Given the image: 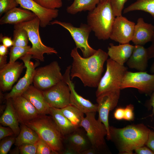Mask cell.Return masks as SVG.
Returning a JSON list of instances; mask_svg holds the SVG:
<instances>
[{"label": "cell", "instance_id": "47", "mask_svg": "<svg viewBox=\"0 0 154 154\" xmlns=\"http://www.w3.org/2000/svg\"><path fill=\"white\" fill-rule=\"evenodd\" d=\"M61 154H78V152L74 149L68 145H66V147Z\"/></svg>", "mask_w": 154, "mask_h": 154}, {"label": "cell", "instance_id": "39", "mask_svg": "<svg viewBox=\"0 0 154 154\" xmlns=\"http://www.w3.org/2000/svg\"><path fill=\"white\" fill-rule=\"evenodd\" d=\"M134 106L131 104L127 105L124 108V119L132 121L134 119Z\"/></svg>", "mask_w": 154, "mask_h": 154}, {"label": "cell", "instance_id": "26", "mask_svg": "<svg viewBox=\"0 0 154 154\" xmlns=\"http://www.w3.org/2000/svg\"><path fill=\"white\" fill-rule=\"evenodd\" d=\"M63 135L65 137L76 129L63 115L60 109L50 107V114Z\"/></svg>", "mask_w": 154, "mask_h": 154}, {"label": "cell", "instance_id": "45", "mask_svg": "<svg viewBox=\"0 0 154 154\" xmlns=\"http://www.w3.org/2000/svg\"><path fill=\"white\" fill-rule=\"evenodd\" d=\"M150 98L148 101L147 105L148 108L152 110V112L149 117H152L154 115V91L151 94Z\"/></svg>", "mask_w": 154, "mask_h": 154}, {"label": "cell", "instance_id": "29", "mask_svg": "<svg viewBox=\"0 0 154 154\" xmlns=\"http://www.w3.org/2000/svg\"><path fill=\"white\" fill-rule=\"evenodd\" d=\"M60 109L76 129L81 127V123L84 117V113L70 104Z\"/></svg>", "mask_w": 154, "mask_h": 154}, {"label": "cell", "instance_id": "38", "mask_svg": "<svg viewBox=\"0 0 154 154\" xmlns=\"http://www.w3.org/2000/svg\"><path fill=\"white\" fill-rule=\"evenodd\" d=\"M37 143L35 144L26 143L19 146L21 154H36Z\"/></svg>", "mask_w": 154, "mask_h": 154}, {"label": "cell", "instance_id": "54", "mask_svg": "<svg viewBox=\"0 0 154 154\" xmlns=\"http://www.w3.org/2000/svg\"></svg>", "mask_w": 154, "mask_h": 154}, {"label": "cell", "instance_id": "32", "mask_svg": "<svg viewBox=\"0 0 154 154\" xmlns=\"http://www.w3.org/2000/svg\"><path fill=\"white\" fill-rule=\"evenodd\" d=\"M30 46L20 47L13 46L10 48L9 63H13L19 58L27 53L31 48Z\"/></svg>", "mask_w": 154, "mask_h": 154}, {"label": "cell", "instance_id": "53", "mask_svg": "<svg viewBox=\"0 0 154 154\" xmlns=\"http://www.w3.org/2000/svg\"><path fill=\"white\" fill-rule=\"evenodd\" d=\"M100 0V1H102V0Z\"/></svg>", "mask_w": 154, "mask_h": 154}, {"label": "cell", "instance_id": "18", "mask_svg": "<svg viewBox=\"0 0 154 154\" xmlns=\"http://www.w3.org/2000/svg\"><path fill=\"white\" fill-rule=\"evenodd\" d=\"M20 6L34 13L40 20V25L45 27L50 24L52 21L58 15L57 9H48L44 8L33 0H16Z\"/></svg>", "mask_w": 154, "mask_h": 154}, {"label": "cell", "instance_id": "20", "mask_svg": "<svg viewBox=\"0 0 154 154\" xmlns=\"http://www.w3.org/2000/svg\"><path fill=\"white\" fill-rule=\"evenodd\" d=\"M22 95L33 105L40 114H50V106L46 101L42 91L31 85Z\"/></svg>", "mask_w": 154, "mask_h": 154}, {"label": "cell", "instance_id": "48", "mask_svg": "<svg viewBox=\"0 0 154 154\" xmlns=\"http://www.w3.org/2000/svg\"><path fill=\"white\" fill-rule=\"evenodd\" d=\"M98 153H99L98 151L91 146L82 152L81 154H96Z\"/></svg>", "mask_w": 154, "mask_h": 154}, {"label": "cell", "instance_id": "6", "mask_svg": "<svg viewBox=\"0 0 154 154\" xmlns=\"http://www.w3.org/2000/svg\"><path fill=\"white\" fill-rule=\"evenodd\" d=\"M96 112L86 114L81 123L92 147L96 149L99 153L106 151V145L105 137L107 135V132L104 125L98 119H96Z\"/></svg>", "mask_w": 154, "mask_h": 154}, {"label": "cell", "instance_id": "44", "mask_svg": "<svg viewBox=\"0 0 154 154\" xmlns=\"http://www.w3.org/2000/svg\"><path fill=\"white\" fill-rule=\"evenodd\" d=\"M114 116V117L118 120H121L124 119V108L119 107L115 110Z\"/></svg>", "mask_w": 154, "mask_h": 154}, {"label": "cell", "instance_id": "8", "mask_svg": "<svg viewBox=\"0 0 154 154\" xmlns=\"http://www.w3.org/2000/svg\"><path fill=\"white\" fill-rule=\"evenodd\" d=\"M50 24L59 25L67 30L75 43L76 47L80 50L83 57H89L96 52L97 50L92 48L88 43L89 36L92 30L87 24L82 23L79 27H77L70 23L57 20L51 21Z\"/></svg>", "mask_w": 154, "mask_h": 154}, {"label": "cell", "instance_id": "13", "mask_svg": "<svg viewBox=\"0 0 154 154\" xmlns=\"http://www.w3.org/2000/svg\"><path fill=\"white\" fill-rule=\"evenodd\" d=\"M31 58L32 55L28 54L20 58L23 61L26 68L25 73L12 88L10 92L5 96V98L6 100L22 95L33 83L35 68L38 65V63L34 64L31 61Z\"/></svg>", "mask_w": 154, "mask_h": 154}, {"label": "cell", "instance_id": "51", "mask_svg": "<svg viewBox=\"0 0 154 154\" xmlns=\"http://www.w3.org/2000/svg\"><path fill=\"white\" fill-rule=\"evenodd\" d=\"M10 154H19L20 153L19 149V147L17 146L14 149L10 151Z\"/></svg>", "mask_w": 154, "mask_h": 154}, {"label": "cell", "instance_id": "25", "mask_svg": "<svg viewBox=\"0 0 154 154\" xmlns=\"http://www.w3.org/2000/svg\"><path fill=\"white\" fill-rule=\"evenodd\" d=\"M7 100L5 109L0 118V123L2 125L11 128L16 137L19 134L20 127L13 105L11 98Z\"/></svg>", "mask_w": 154, "mask_h": 154}, {"label": "cell", "instance_id": "42", "mask_svg": "<svg viewBox=\"0 0 154 154\" xmlns=\"http://www.w3.org/2000/svg\"><path fill=\"white\" fill-rule=\"evenodd\" d=\"M0 38V42L7 47H11L13 45V40L11 37L6 36H3L1 35Z\"/></svg>", "mask_w": 154, "mask_h": 154}, {"label": "cell", "instance_id": "43", "mask_svg": "<svg viewBox=\"0 0 154 154\" xmlns=\"http://www.w3.org/2000/svg\"><path fill=\"white\" fill-rule=\"evenodd\" d=\"M134 151L137 154H154L153 151L146 145L141 147Z\"/></svg>", "mask_w": 154, "mask_h": 154}, {"label": "cell", "instance_id": "14", "mask_svg": "<svg viewBox=\"0 0 154 154\" xmlns=\"http://www.w3.org/2000/svg\"><path fill=\"white\" fill-rule=\"evenodd\" d=\"M135 24L122 15L116 17L110 38L120 44L131 41Z\"/></svg>", "mask_w": 154, "mask_h": 154}, {"label": "cell", "instance_id": "1", "mask_svg": "<svg viewBox=\"0 0 154 154\" xmlns=\"http://www.w3.org/2000/svg\"><path fill=\"white\" fill-rule=\"evenodd\" d=\"M77 49L74 48L70 54L73 58L70 70L71 80L77 77L84 86L97 88L102 77L104 64L108 59L107 52L99 49L92 55L85 58L80 55Z\"/></svg>", "mask_w": 154, "mask_h": 154}, {"label": "cell", "instance_id": "50", "mask_svg": "<svg viewBox=\"0 0 154 154\" xmlns=\"http://www.w3.org/2000/svg\"><path fill=\"white\" fill-rule=\"evenodd\" d=\"M7 56L0 55V69L5 66L7 63Z\"/></svg>", "mask_w": 154, "mask_h": 154}, {"label": "cell", "instance_id": "49", "mask_svg": "<svg viewBox=\"0 0 154 154\" xmlns=\"http://www.w3.org/2000/svg\"><path fill=\"white\" fill-rule=\"evenodd\" d=\"M8 52V47L3 44L0 45V55L4 56L6 55Z\"/></svg>", "mask_w": 154, "mask_h": 154}, {"label": "cell", "instance_id": "15", "mask_svg": "<svg viewBox=\"0 0 154 154\" xmlns=\"http://www.w3.org/2000/svg\"><path fill=\"white\" fill-rule=\"evenodd\" d=\"M71 65L68 66L63 75L64 79L68 86L70 90V104L86 114L87 113L96 112L98 104H94L88 100L79 95L75 89L74 84L71 79L70 70Z\"/></svg>", "mask_w": 154, "mask_h": 154}, {"label": "cell", "instance_id": "27", "mask_svg": "<svg viewBox=\"0 0 154 154\" xmlns=\"http://www.w3.org/2000/svg\"><path fill=\"white\" fill-rule=\"evenodd\" d=\"M20 127V133L16 137L15 146L19 147L24 144L38 143L40 138L35 131L24 124H21Z\"/></svg>", "mask_w": 154, "mask_h": 154}, {"label": "cell", "instance_id": "37", "mask_svg": "<svg viewBox=\"0 0 154 154\" xmlns=\"http://www.w3.org/2000/svg\"><path fill=\"white\" fill-rule=\"evenodd\" d=\"M53 154L52 150L49 145L40 138L37 144L36 154Z\"/></svg>", "mask_w": 154, "mask_h": 154}, {"label": "cell", "instance_id": "9", "mask_svg": "<svg viewBox=\"0 0 154 154\" xmlns=\"http://www.w3.org/2000/svg\"><path fill=\"white\" fill-rule=\"evenodd\" d=\"M63 79L61 68L56 61L36 69L33 78V85L44 91L58 83Z\"/></svg>", "mask_w": 154, "mask_h": 154}, {"label": "cell", "instance_id": "3", "mask_svg": "<svg viewBox=\"0 0 154 154\" xmlns=\"http://www.w3.org/2000/svg\"><path fill=\"white\" fill-rule=\"evenodd\" d=\"M25 124L35 131L40 139L49 145L53 154L62 153L64 148L65 136L51 116L40 115Z\"/></svg>", "mask_w": 154, "mask_h": 154}, {"label": "cell", "instance_id": "33", "mask_svg": "<svg viewBox=\"0 0 154 154\" xmlns=\"http://www.w3.org/2000/svg\"><path fill=\"white\" fill-rule=\"evenodd\" d=\"M16 137L14 135L1 140L0 143V154H7L10 151L11 146L15 143Z\"/></svg>", "mask_w": 154, "mask_h": 154}, {"label": "cell", "instance_id": "22", "mask_svg": "<svg viewBox=\"0 0 154 154\" xmlns=\"http://www.w3.org/2000/svg\"><path fill=\"white\" fill-rule=\"evenodd\" d=\"M36 17L34 13L29 10L16 7L4 14L0 19V24L15 25L31 20Z\"/></svg>", "mask_w": 154, "mask_h": 154}, {"label": "cell", "instance_id": "7", "mask_svg": "<svg viewBox=\"0 0 154 154\" xmlns=\"http://www.w3.org/2000/svg\"><path fill=\"white\" fill-rule=\"evenodd\" d=\"M40 22L37 17L31 20L15 25L23 28L27 32L32 46L27 54L31 55L32 58L44 61V54H56L57 52L54 48L45 45L42 42L39 31Z\"/></svg>", "mask_w": 154, "mask_h": 154}, {"label": "cell", "instance_id": "28", "mask_svg": "<svg viewBox=\"0 0 154 154\" xmlns=\"http://www.w3.org/2000/svg\"><path fill=\"white\" fill-rule=\"evenodd\" d=\"M100 2V0H74L72 4L66 8L67 13L75 15L82 11L93 10Z\"/></svg>", "mask_w": 154, "mask_h": 154}, {"label": "cell", "instance_id": "30", "mask_svg": "<svg viewBox=\"0 0 154 154\" xmlns=\"http://www.w3.org/2000/svg\"><path fill=\"white\" fill-rule=\"evenodd\" d=\"M135 11H141L149 13L154 19V0H136L123 10L126 13Z\"/></svg>", "mask_w": 154, "mask_h": 154}, {"label": "cell", "instance_id": "41", "mask_svg": "<svg viewBox=\"0 0 154 154\" xmlns=\"http://www.w3.org/2000/svg\"><path fill=\"white\" fill-rule=\"evenodd\" d=\"M153 130H150L146 145L154 153V128Z\"/></svg>", "mask_w": 154, "mask_h": 154}, {"label": "cell", "instance_id": "17", "mask_svg": "<svg viewBox=\"0 0 154 154\" xmlns=\"http://www.w3.org/2000/svg\"><path fill=\"white\" fill-rule=\"evenodd\" d=\"M24 64L18 62L7 63L0 69V87L3 92L11 90L14 84L17 80L23 70Z\"/></svg>", "mask_w": 154, "mask_h": 154}, {"label": "cell", "instance_id": "52", "mask_svg": "<svg viewBox=\"0 0 154 154\" xmlns=\"http://www.w3.org/2000/svg\"><path fill=\"white\" fill-rule=\"evenodd\" d=\"M150 72L151 74H154V60L150 68Z\"/></svg>", "mask_w": 154, "mask_h": 154}, {"label": "cell", "instance_id": "40", "mask_svg": "<svg viewBox=\"0 0 154 154\" xmlns=\"http://www.w3.org/2000/svg\"><path fill=\"white\" fill-rule=\"evenodd\" d=\"M15 135L12 129L9 127H5L0 125V140L7 137Z\"/></svg>", "mask_w": 154, "mask_h": 154}, {"label": "cell", "instance_id": "35", "mask_svg": "<svg viewBox=\"0 0 154 154\" xmlns=\"http://www.w3.org/2000/svg\"><path fill=\"white\" fill-rule=\"evenodd\" d=\"M19 5L16 0H0V16Z\"/></svg>", "mask_w": 154, "mask_h": 154}, {"label": "cell", "instance_id": "12", "mask_svg": "<svg viewBox=\"0 0 154 154\" xmlns=\"http://www.w3.org/2000/svg\"><path fill=\"white\" fill-rule=\"evenodd\" d=\"M42 91L50 107L62 109L70 104V90L64 78L57 84Z\"/></svg>", "mask_w": 154, "mask_h": 154}, {"label": "cell", "instance_id": "4", "mask_svg": "<svg viewBox=\"0 0 154 154\" xmlns=\"http://www.w3.org/2000/svg\"><path fill=\"white\" fill-rule=\"evenodd\" d=\"M116 17L109 0H103L88 12L87 24L98 39L107 40L110 38Z\"/></svg>", "mask_w": 154, "mask_h": 154}, {"label": "cell", "instance_id": "2", "mask_svg": "<svg viewBox=\"0 0 154 154\" xmlns=\"http://www.w3.org/2000/svg\"><path fill=\"white\" fill-rule=\"evenodd\" d=\"M150 130L143 123L122 128L110 126V139L120 154H131L136 149L146 145Z\"/></svg>", "mask_w": 154, "mask_h": 154}, {"label": "cell", "instance_id": "16", "mask_svg": "<svg viewBox=\"0 0 154 154\" xmlns=\"http://www.w3.org/2000/svg\"><path fill=\"white\" fill-rule=\"evenodd\" d=\"M19 123L25 124L40 115L33 105L22 95L11 98Z\"/></svg>", "mask_w": 154, "mask_h": 154}, {"label": "cell", "instance_id": "31", "mask_svg": "<svg viewBox=\"0 0 154 154\" xmlns=\"http://www.w3.org/2000/svg\"><path fill=\"white\" fill-rule=\"evenodd\" d=\"M13 39L14 46L25 47L28 46L29 37L27 32L23 28L14 25Z\"/></svg>", "mask_w": 154, "mask_h": 154}, {"label": "cell", "instance_id": "23", "mask_svg": "<svg viewBox=\"0 0 154 154\" xmlns=\"http://www.w3.org/2000/svg\"><path fill=\"white\" fill-rule=\"evenodd\" d=\"M149 59L147 48L143 45H135L132 53L126 63L130 68L144 72L147 68Z\"/></svg>", "mask_w": 154, "mask_h": 154}, {"label": "cell", "instance_id": "24", "mask_svg": "<svg viewBox=\"0 0 154 154\" xmlns=\"http://www.w3.org/2000/svg\"><path fill=\"white\" fill-rule=\"evenodd\" d=\"M109 45L107 53L110 58L118 64L124 65L130 57L134 45L129 43L120 44L118 45L110 43Z\"/></svg>", "mask_w": 154, "mask_h": 154}, {"label": "cell", "instance_id": "11", "mask_svg": "<svg viewBox=\"0 0 154 154\" xmlns=\"http://www.w3.org/2000/svg\"><path fill=\"white\" fill-rule=\"evenodd\" d=\"M120 90L105 92L97 97L98 104L97 112L98 119L106 127L107 132V138L110 139L108 117L110 112L116 106L119 98Z\"/></svg>", "mask_w": 154, "mask_h": 154}, {"label": "cell", "instance_id": "21", "mask_svg": "<svg viewBox=\"0 0 154 154\" xmlns=\"http://www.w3.org/2000/svg\"><path fill=\"white\" fill-rule=\"evenodd\" d=\"M64 142L70 147L78 154L92 146L85 131L79 128L65 137Z\"/></svg>", "mask_w": 154, "mask_h": 154}, {"label": "cell", "instance_id": "10", "mask_svg": "<svg viewBox=\"0 0 154 154\" xmlns=\"http://www.w3.org/2000/svg\"><path fill=\"white\" fill-rule=\"evenodd\" d=\"M129 88L137 89L140 92L150 96L154 91V74H149L146 71L133 72L127 70L121 89Z\"/></svg>", "mask_w": 154, "mask_h": 154}, {"label": "cell", "instance_id": "46", "mask_svg": "<svg viewBox=\"0 0 154 154\" xmlns=\"http://www.w3.org/2000/svg\"><path fill=\"white\" fill-rule=\"evenodd\" d=\"M151 45L147 48L149 59L154 58V36Z\"/></svg>", "mask_w": 154, "mask_h": 154}, {"label": "cell", "instance_id": "36", "mask_svg": "<svg viewBox=\"0 0 154 154\" xmlns=\"http://www.w3.org/2000/svg\"><path fill=\"white\" fill-rule=\"evenodd\" d=\"M128 0H109L114 14L116 17L122 15L125 3Z\"/></svg>", "mask_w": 154, "mask_h": 154}, {"label": "cell", "instance_id": "5", "mask_svg": "<svg viewBox=\"0 0 154 154\" xmlns=\"http://www.w3.org/2000/svg\"><path fill=\"white\" fill-rule=\"evenodd\" d=\"M127 67L110 58L106 61V70L97 87V97L108 92L120 90L124 75L127 71Z\"/></svg>", "mask_w": 154, "mask_h": 154}, {"label": "cell", "instance_id": "19", "mask_svg": "<svg viewBox=\"0 0 154 154\" xmlns=\"http://www.w3.org/2000/svg\"><path fill=\"white\" fill-rule=\"evenodd\" d=\"M154 36V25L139 18L135 24L131 41L135 45H143L151 42Z\"/></svg>", "mask_w": 154, "mask_h": 154}, {"label": "cell", "instance_id": "34", "mask_svg": "<svg viewBox=\"0 0 154 154\" xmlns=\"http://www.w3.org/2000/svg\"><path fill=\"white\" fill-rule=\"evenodd\" d=\"M42 7L48 9L60 8L62 5V0H33Z\"/></svg>", "mask_w": 154, "mask_h": 154}]
</instances>
